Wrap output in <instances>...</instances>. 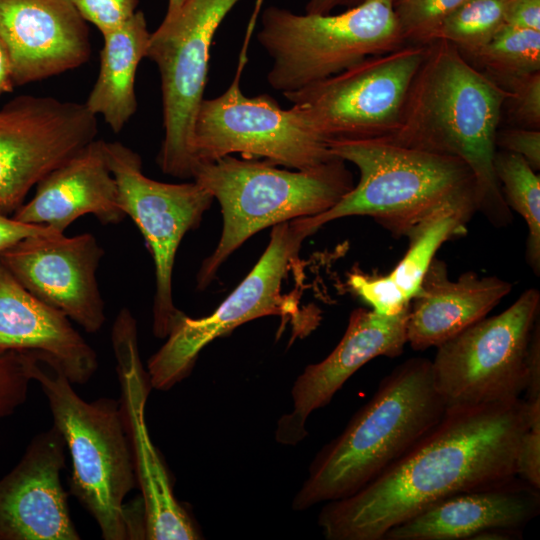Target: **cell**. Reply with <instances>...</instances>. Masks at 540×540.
Returning a JSON list of instances; mask_svg holds the SVG:
<instances>
[{"mask_svg": "<svg viewBox=\"0 0 540 540\" xmlns=\"http://www.w3.org/2000/svg\"><path fill=\"white\" fill-rule=\"evenodd\" d=\"M104 255L89 233L32 236L0 253V260L31 294L62 312L88 333L105 322L96 272Z\"/></svg>", "mask_w": 540, "mask_h": 540, "instance_id": "obj_16", "label": "cell"}, {"mask_svg": "<svg viewBox=\"0 0 540 540\" xmlns=\"http://www.w3.org/2000/svg\"><path fill=\"white\" fill-rule=\"evenodd\" d=\"M446 410L433 383L431 360L401 363L342 433L318 452L292 508L303 511L356 493L406 454Z\"/></svg>", "mask_w": 540, "mask_h": 540, "instance_id": "obj_3", "label": "cell"}, {"mask_svg": "<svg viewBox=\"0 0 540 540\" xmlns=\"http://www.w3.org/2000/svg\"><path fill=\"white\" fill-rule=\"evenodd\" d=\"M105 151L119 207L141 231L154 261L153 333L165 338L181 313L172 293L177 250L185 234L198 227L214 198L194 180L174 184L145 176L141 156L121 142L105 141Z\"/></svg>", "mask_w": 540, "mask_h": 540, "instance_id": "obj_13", "label": "cell"}, {"mask_svg": "<svg viewBox=\"0 0 540 540\" xmlns=\"http://www.w3.org/2000/svg\"><path fill=\"white\" fill-rule=\"evenodd\" d=\"M505 25L540 31V0H507Z\"/></svg>", "mask_w": 540, "mask_h": 540, "instance_id": "obj_37", "label": "cell"}, {"mask_svg": "<svg viewBox=\"0 0 540 540\" xmlns=\"http://www.w3.org/2000/svg\"><path fill=\"white\" fill-rule=\"evenodd\" d=\"M496 145L521 156L535 171L540 169L539 129L516 127L498 132Z\"/></svg>", "mask_w": 540, "mask_h": 540, "instance_id": "obj_35", "label": "cell"}, {"mask_svg": "<svg viewBox=\"0 0 540 540\" xmlns=\"http://www.w3.org/2000/svg\"><path fill=\"white\" fill-rule=\"evenodd\" d=\"M31 376L69 450L70 491L94 518L102 538L145 539L144 513L135 514L143 507L124 503L137 481L119 401H85L61 365L42 352H31Z\"/></svg>", "mask_w": 540, "mask_h": 540, "instance_id": "obj_5", "label": "cell"}, {"mask_svg": "<svg viewBox=\"0 0 540 540\" xmlns=\"http://www.w3.org/2000/svg\"><path fill=\"white\" fill-rule=\"evenodd\" d=\"M466 0H394L395 15L407 44H428L441 23Z\"/></svg>", "mask_w": 540, "mask_h": 540, "instance_id": "obj_29", "label": "cell"}, {"mask_svg": "<svg viewBox=\"0 0 540 540\" xmlns=\"http://www.w3.org/2000/svg\"><path fill=\"white\" fill-rule=\"evenodd\" d=\"M121 388L120 410L141 491L145 539L194 540L199 533L174 496L172 484L145 422V406L152 388L138 346L136 320L127 308L117 314L111 333Z\"/></svg>", "mask_w": 540, "mask_h": 540, "instance_id": "obj_15", "label": "cell"}, {"mask_svg": "<svg viewBox=\"0 0 540 540\" xmlns=\"http://www.w3.org/2000/svg\"><path fill=\"white\" fill-rule=\"evenodd\" d=\"M539 510V489L516 478L442 499L390 529L383 540L473 539L490 529H522Z\"/></svg>", "mask_w": 540, "mask_h": 540, "instance_id": "obj_21", "label": "cell"}, {"mask_svg": "<svg viewBox=\"0 0 540 540\" xmlns=\"http://www.w3.org/2000/svg\"><path fill=\"white\" fill-rule=\"evenodd\" d=\"M363 1L364 0H308L305 13L328 14L334 8L339 6H347L350 8Z\"/></svg>", "mask_w": 540, "mask_h": 540, "instance_id": "obj_39", "label": "cell"}, {"mask_svg": "<svg viewBox=\"0 0 540 540\" xmlns=\"http://www.w3.org/2000/svg\"><path fill=\"white\" fill-rule=\"evenodd\" d=\"M502 87L510 92L506 100L512 117L520 127L539 129L540 126V71L512 79Z\"/></svg>", "mask_w": 540, "mask_h": 540, "instance_id": "obj_32", "label": "cell"}, {"mask_svg": "<svg viewBox=\"0 0 540 540\" xmlns=\"http://www.w3.org/2000/svg\"><path fill=\"white\" fill-rule=\"evenodd\" d=\"M426 51L427 44H405L283 96L301 107L328 141L389 136Z\"/></svg>", "mask_w": 540, "mask_h": 540, "instance_id": "obj_12", "label": "cell"}, {"mask_svg": "<svg viewBox=\"0 0 540 540\" xmlns=\"http://www.w3.org/2000/svg\"><path fill=\"white\" fill-rule=\"evenodd\" d=\"M0 350L48 354L73 384H85L98 368L94 349L71 320L25 289L1 260Z\"/></svg>", "mask_w": 540, "mask_h": 540, "instance_id": "obj_23", "label": "cell"}, {"mask_svg": "<svg viewBox=\"0 0 540 540\" xmlns=\"http://www.w3.org/2000/svg\"><path fill=\"white\" fill-rule=\"evenodd\" d=\"M408 309L395 316L363 308L351 312L346 331L334 350L322 361L308 365L295 380L292 409L277 422L278 443L293 446L304 440L308 417L329 404L367 362L379 356L394 358L402 354L407 344Z\"/></svg>", "mask_w": 540, "mask_h": 540, "instance_id": "obj_18", "label": "cell"}, {"mask_svg": "<svg viewBox=\"0 0 540 540\" xmlns=\"http://www.w3.org/2000/svg\"><path fill=\"white\" fill-rule=\"evenodd\" d=\"M14 87L10 60L0 39V89L2 93H6L12 91Z\"/></svg>", "mask_w": 540, "mask_h": 540, "instance_id": "obj_40", "label": "cell"}, {"mask_svg": "<svg viewBox=\"0 0 540 540\" xmlns=\"http://www.w3.org/2000/svg\"><path fill=\"white\" fill-rule=\"evenodd\" d=\"M87 214L102 224H117L126 217L118 204L117 185L102 139H94L43 177L34 196L13 218L64 233Z\"/></svg>", "mask_w": 540, "mask_h": 540, "instance_id": "obj_20", "label": "cell"}, {"mask_svg": "<svg viewBox=\"0 0 540 540\" xmlns=\"http://www.w3.org/2000/svg\"><path fill=\"white\" fill-rule=\"evenodd\" d=\"M351 291L380 315L395 316L409 308L410 300L388 275H368L360 270L348 274Z\"/></svg>", "mask_w": 540, "mask_h": 540, "instance_id": "obj_31", "label": "cell"}, {"mask_svg": "<svg viewBox=\"0 0 540 540\" xmlns=\"http://www.w3.org/2000/svg\"><path fill=\"white\" fill-rule=\"evenodd\" d=\"M0 39L14 86L76 69L91 54L88 25L73 0H0Z\"/></svg>", "mask_w": 540, "mask_h": 540, "instance_id": "obj_19", "label": "cell"}, {"mask_svg": "<svg viewBox=\"0 0 540 540\" xmlns=\"http://www.w3.org/2000/svg\"><path fill=\"white\" fill-rule=\"evenodd\" d=\"M150 34L144 13L137 11L124 25L102 35L99 72L84 105L96 117L100 115L114 133L137 110L136 72L146 56Z\"/></svg>", "mask_w": 540, "mask_h": 540, "instance_id": "obj_24", "label": "cell"}, {"mask_svg": "<svg viewBox=\"0 0 540 540\" xmlns=\"http://www.w3.org/2000/svg\"><path fill=\"white\" fill-rule=\"evenodd\" d=\"M312 234L302 218L274 225L256 265L212 314L193 319L181 312L165 344L148 361L152 388L166 391L175 386L190 374L206 345L248 321L296 316L314 329L318 314L301 315L297 302L282 294L283 281L298 262L303 241Z\"/></svg>", "mask_w": 540, "mask_h": 540, "instance_id": "obj_9", "label": "cell"}, {"mask_svg": "<svg viewBox=\"0 0 540 540\" xmlns=\"http://www.w3.org/2000/svg\"><path fill=\"white\" fill-rule=\"evenodd\" d=\"M259 16L256 37L272 59L267 81L282 94L406 44L394 0H364L335 15L297 14L269 6Z\"/></svg>", "mask_w": 540, "mask_h": 540, "instance_id": "obj_7", "label": "cell"}, {"mask_svg": "<svg viewBox=\"0 0 540 540\" xmlns=\"http://www.w3.org/2000/svg\"><path fill=\"white\" fill-rule=\"evenodd\" d=\"M192 179L217 199L223 217L219 242L198 272L199 289L208 286L225 260L252 235L321 214L354 186L339 158L311 170H288L266 160L227 155L197 162Z\"/></svg>", "mask_w": 540, "mask_h": 540, "instance_id": "obj_6", "label": "cell"}, {"mask_svg": "<svg viewBox=\"0 0 540 540\" xmlns=\"http://www.w3.org/2000/svg\"><path fill=\"white\" fill-rule=\"evenodd\" d=\"M184 2L185 0H168L167 10L164 18L169 19L175 16L183 6Z\"/></svg>", "mask_w": 540, "mask_h": 540, "instance_id": "obj_41", "label": "cell"}, {"mask_svg": "<svg viewBox=\"0 0 540 540\" xmlns=\"http://www.w3.org/2000/svg\"><path fill=\"white\" fill-rule=\"evenodd\" d=\"M0 94H2V90L0 89Z\"/></svg>", "mask_w": 540, "mask_h": 540, "instance_id": "obj_42", "label": "cell"}, {"mask_svg": "<svg viewBox=\"0 0 540 540\" xmlns=\"http://www.w3.org/2000/svg\"><path fill=\"white\" fill-rule=\"evenodd\" d=\"M524 400H540V326L534 328L530 340L526 361V385Z\"/></svg>", "mask_w": 540, "mask_h": 540, "instance_id": "obj_38", "label": "cell"}, {"mask_svg": "<svg viewBox=\"0 0 540 540\" xmlns=\"http://www.w3.org/2000/svg\"><path fill=\"white\" fill-rule=\"evenodd\" d=\"M467 55L503 86L540 71V31L504 24L485 45Z\"/></svg>", "mask_w": 540, "mask_h": 540, "instance_id": "obj_26", "label": "cell"}, {"mask_svg": "<svg viewBox=\"0 0 540 540\" xmlns=\"http://www.w3.org/2000/svg\"><path fill=\"white\" fill-rule=\"evenodd\" d=\"M494 170L508 205L522 216L528 228L526 261L540 273V176L521 156L497 151Z\"/></svg>", "mask_w": 540, "mask_h": 540, "instance_id": "obj_25", "label": "cell"}, {"mask_svg": "<svg viewBox=\"0 0 540 540\" xmlns=\"http://www.w3.org/2000/svg\"><path fill=\"white\" fill-rule=\"evenodd\" d=\"M332 154L355 165L359 181L332 208L303 217L316 232L347 216H369L395 238L446 212L470 221L478 211L473 174L460 159L407 147L388 137L333 139Z\"/></svg>", "mask_w": 540, "mask_h": 540, "instance_id": "obj_4", "label": "cell"}, {"mask_svg": "<svg viewBox=\"0 0 540 540\" xmlns=\"http://www.w3.org/2000/svg\"><path fill=\"white\" fill-rule=\"evenodd\" d=\"M507 0H466L433 34L432 41L445 40L463 55L485 45L505 24Z\"/></svg>", "mask_w": 540, "mask_h": 540, "instance_id": "obj_28", "label": "cell"}, {"mask_svg": "<svg viewBox=\"0 0 540 540\" xmlns=\"http://www.w3.org/2000/svg\"><path fill=\"white\" fill-rule=\"evenodd\" d=\"M262 4L263 0L256 1L248 21L231 84L221 95L204 98L198 109L192 134L195 164L239 153L294 170H311L337 158L301 107L293 104L284 109L268 95L242 93L241 77Z\"/></svg>", "mask_w": 540, "mask_h": 540, "instance_id": "obj_8", "label": "cell"}, {"mask_svg": "<svg viewBox=\"0 0 540 540\" xmlns=\"http://www.w3.org/2000/svg\"><path fill=\"white\" fill-rule=\"evenodd\" d=\"M32 381L31 352L0 350V419L27 400Z\"/></svg>", "mask_w": 540, "mask_h": 540, "instance_id": "obj_30", "label": "cell"}, {"mask_svg": "<svg viewBox=\"0 0 540 540\" xmlns=\"http://www.w3.org/2000/svg\"><path fill=\"white\" fill-rule=\"evenodd\" d=\"M241 0H185L151 32L145 58L161 79L164 137L157 162L164 174L192 178L193 126L204 99L210 49L225 17Z\"/></svg>", "mask_w": 540, "mask_h": 540, "instance_id": "obj_11", "label": "cell"}, {"mask_svg": "<svg viewBox=\"0 0 540 540\" xmlns=\"http://www.w3.org/2000/svg\"><path fill=\"white\" fill-rule=\"evenodd\" d=\"M512 287L501 278L472 271L452 281L446 263L435 257L409 304L407 343L416 351L438 347L486 317Z\"/></svg>", "mask_w": 540, "mask_h": 540, "instance_id": "obj_22", "label": "cell"}, {"mask_svg": "<svg viewBox=\"0 0 540 540\" xmlns=\"http://www.w3.org/2000/svg\"><path fill=\"white\" fill-rule=\"evenodd\" d=\"M64 438L37 434L18 464L0 479V540H79L61 482Z\"/></svg>", "mask_w": 540, "mask_h": 540, "instance_id": "obj_17", "label": "cell"}, {"mask_svg": "<svg viewBox=\"0 0 540 540\" xmlns=\"http://www.w3.org/2000/svg\"><path fill=\"white\" fill-rule=\"evenodd\" d=\"M54 232L57 231L46 226L23 223L13 217L10 218L0 208V253L26 238Z\"/></svg>", "mask_w": 540, "mask_h": 540, "instance_id": "obj_36", "label": "cell"}, {"mask_svg": "<svg viewBox=\"0 0 540 540\" xmlns=\"http://www.w3.org/2000/svg\"><path fill=\"white\" fill-rule=\"evenodd\" d=\"M87 23L105 35L128 22L137 12L139 0H73Z\"/></svg>", "mask_w": 540, "mask_h": 540, "instance_id": "obj_33", "label": "cell"}, {"mask_svg": "<svg viewBox=\"0 0 540 540\" xmlns=\"http://www.w3.org/2000/svg\"><path fill=\"white\" fill-rule=\"evenodd\" d=\"M539 310V291L527 289L503 312L482 318L436 347L432 378L447 408L520 398Z\"/></svg>", "mask_w": 540, "mask_h": 540, "instance_id": "obj_10", "label": "cell"}, {"mask_svg": "<svg viewBox=\"0 0 540 540\" xmlns=\"http://www.w3.org/2000/svg\"><path fill=\"white\" fill-rule=\"evenodd\" d=\"M510 92L474 67L453 44H427L409 88L396 143L456 157L471 170L478 210L495 226L512 221L494 170L496 137Z\"/></svg>", "mask_w": 540, "mask_h": 540, "instance_id": "obj_2", "label": "cell"}, {"mask_svg": "<svg viewBox=\"0 0 540 540\" xmlns=\"http://www.w3.org/2000/svg\"><path fill=\"white\" fill-rule=\"evenodd\" d=\"M517 476L540 490V420L528 422L516 456Z\"/></svg>", "mask_w": 540, "mask_h": 540, "instance_id": "obj_34", "label": "cell"}, {"mask_svg": "<svg viewBox=\"0 0 540 540\" xmlns=\"http://www.w3.org/2000/svg\"><path fill=\"white\" fill-rule=\"evenodd\" d=\"M468 222L456 213L446 212L429 219L409 234L408 250L389 276L410 301L438 249L449 239L464 235Z\"/></svg>", "mask_w": 540, "mask_h": 540, "instance_id": "obj_27", "label": "cell"}, {"mask_svg": "<svg viewBox=\"0 0 540 540\" xmlns=\"http://www.w3.org/2000/svg\"><path fill=\"white\" fill-rule=\"evenodd\" d=\"M97 117L84 105L22 95L0 109V208L16 211L53 169L96 139Z\"/></svg>", "mask_w": 540, "mask_h": 540, "instance_id": "obj_14", "label": "cell"}, {"mask_svg": "<svg viewBox=\"0 0 540 540\" xmlns=\"http://www.w3.org/2000/svg\"><path fill=\"white\" fill-rule=\"evenodd\" d=\"M528 427L517 398L447 408L406 454L349 497L326 502L318 525L328 540H383L393 527L449 496L519 478L516 456Z\"/></svg>", "mask_w": 540, "mask_h": 540, "instance_id": "obj_1", "label": "cell"}]
</instances>
